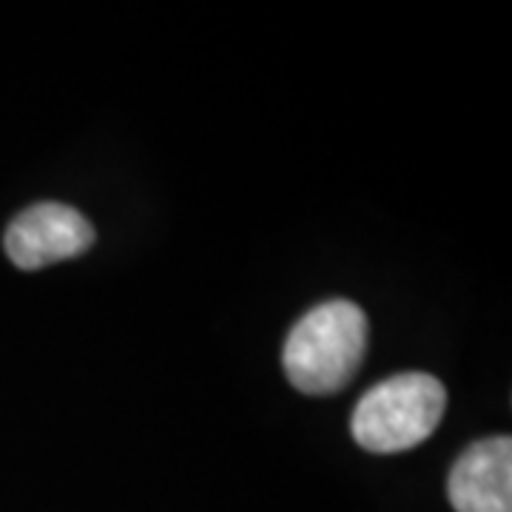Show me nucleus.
<instances>
[{
    "mask_svg": "<svg viewBox=\"0 0 512 512\" xmlns=\"http://www.w3.org/2000/svg\"><path fill=\"white\" fill-rule=\"evenodd\" d=\"M447 387L430 373H399L373 384L359 399L350 433L367 453H404L439 430Z\"/></svg>",
    "mask_w": 512,
    "mask_h": 512,
    "instance_id": "nucleus-2",
    "label": "nucleus"
},
{
    "mask_svg": "<svg viewBox=\"0 0 512 512\" xmlns=\"http://www.w3.org/2000/svg\"><path fill=\"white\" fill-rule=\"evenodd\" d=\"M367 353V316L348 302L333 299L305 313L282 350L288 382L305 396H333L345 390Z\"/></svg>",
    "mask_w": 512,
    "mask_h": 512,
    "instance_id": "nucleus-1",
    "label": "nucleus"
},
{
    "mask_svg": "<svg viewBox=\"0 0 512 512\" xmlns=\"http://www.w3.org/2000/svg\"><path fill=\"white\" fill-rule=\"evenodd\" d=\"M447 495L456 512H512L510 436L470 444L450 470Z\"/></svg>",
    "mask_w": 512,
    "mask_h": 512,
    "instance_id": "nucleus-4",
    "label": "nucleus"
},
{
    "mask_svg": "<svg viewBox=\"0 0 512 512\" xmlns=\"http://www.w3.org/2000/svg\"><path fill=\"white\" fill-rule=\"evenodd\" d=\"M94 237V225L77 208L63 202H37L9 222L3 248L20 271H40L86 254Z\"/></svg>",
    "mask_w": 512,
    "mask_h": 512,
    "instance_id": "nucleus-3",
    "label": "nucleus"
}]
</instances>
